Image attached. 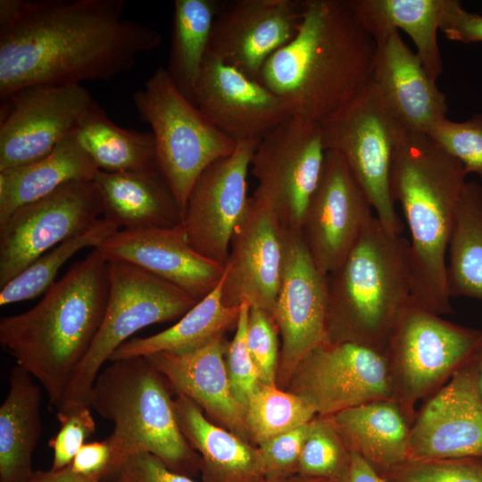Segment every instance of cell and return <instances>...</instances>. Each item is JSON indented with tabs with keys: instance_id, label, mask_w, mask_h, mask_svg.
Instances as JSON below:
<instances>
[{
	"instance_id": "6da1fadb",
	"label": "cell",
	"mask_w": 482,
	"mask_h": 482,
	"mask_svg": "<svg viewBox=\"0 0 482 482\" xmlns=\"http://www.w3.org/2000/svg\"><path fill=\"white\" fill-rule=\"evenodd\" d=\"M125 5V0H1V103L28 87L105 81L131 70L162 36L123 17Z\"/></svg>"
},
{
	"instance_id": "7a4b0ae2",
	"label": "cell",
	"mask_w": 482,
	"mask_h": 482,
	"mask_svg": "<svg viewBox=\"0 0 482 482\" xmlns=\"http://www.w3.org/2000/svg\"><path fill=\"white\" fill-rule=\"evenodd\" d=\"M302 3L296 35L267 60L258 80L291 116L321 122L370 85L376 42L349 0Z\"/></svg>"
},
{
	"instance_id": "3957f363",
	"label": "cell",
	"mask_w": 482,
	"mask_h": 482,
	"mask_svg": "<svg viewBox=\"0 0 482 482\" xmlns=\"http://www.w3.org/2000/svg\"><path fill=\"white\" fill-rule=\"evenodd\" d=\"M110 287L108 259L96 247L31 309L0 320V344L58 410L101 327Z\"/></svg>"
},
{
	"instance_id": "277c9868",
	"label": "cell",
	"mask_w": 482,
	"mask_h": 482,
	"mask_svg": "<svg viewBox=\"0 0 482 482\" xmlns=\"http://www.w3.org/2000/svg\"><path fill=\"white\" fill-rule=\"evenodd\" d=\"M467 175L430 137L406 129L394 157L391 193L410 234L411 302L438 315L453 311L446 286L447 251Z\"/></svg>"
},
{
	"instance_id": "5b68a950",
	"label": "cell",
	"mask_w": 482,
	"mask_h": 482,
	"mask_svg": "<svg viewBox=\"0 0 482 482\" xmlns=\"http://www.w3.org/2000/svg\"><path fill=\"white\" fill-rule=\"evenodd\" d=\"M407 248V239L371 219L347 257L327 275L326 342L386 352L398 316L411 301Z\"/></svg>"
},
{
	"instance_id": "8992f818",
	"label": "cell",
	"mask_w": 482,
	"mask_h": 482,
	"mask_svg": "<svg viewBox=\"0 0 482 482\" xmlns=\"http://www.w3.org/2000/svg\"><path fill=\"white\" fill-rule=\"evenodd\" d=\"M98 373L87 404L113 424L111 457L102 478L110 481L130 456L149 453L170 470L189 477L201 466L182 434L166 378L148 357L110 361Z\"/></svg>"
},
{
	"instance_id": "52a82bcc",
	"label": "cell",
	"mask_w": 482,
	"mask_h": 482,
	"mask_svg": "<svg viewBox=\"0 0 482 482\" xmlns=\"http://www.w3.org/2000/svg\"><path fill=\"white\" fill-rule=\"evenodd\" d=\"M141 120L154 138L159 170L183 214L193 186L213 162L229 155L237 145L214 127L158 67L132 96Z\"/></svg>"
},
{
	"instance_id": "ba28073f",
	"label": "cell",
	"mask_w": 482,
	"mask_h": 482,
	"mask_svg": "<svg viewBox=\"0 0 482 482\" xmlns=\"http://www.w3.org/2000/svg\"><path fill=\"white\" fill-rule=\"evenodd\" d=\"M482 332L445 320L411 301L389 337L392 400L413 421L414 408L431 395L478 352Z\"/></svg>"
},
{
	"instance_id": "9c48e42d",
	"label": "cell",
	"mask_w": 482,
	"mask_h": 482,
	"mask_svg": "<svg viewBox=\"0 0 482 482\" xmlns=\"http://www.w3.org/2000/svg\"><path fill=\"white\" fill-rule=\"evenodd\" d=\"M109 295L101 327L57 411L88 406L98 373L120 345L147 326L180 319L197 303L181 288L136 265L119 260L109 261Z\"/></svg>"
},
{
	"instance_id": "30bf717a",
	"label": "cell",
	"mask_w": 482,
	"mask_h": 482,
	"mask_svg": "<svg viewBox=\"0 0 482 482\" xmlns=\"http://www.w3.org/2000/svg\"><path fill=\"white\" fill-rule=\"evenodd\" d=\"M326 151L338 154L389 232L401 235L391 172L406 129L390 113L372 81L348 105L320 122Z\"/></svg>"
},
{
	"instance_id": "8fae6325",
	"label": "cell",
	"mask_w": 482,
	"mask_h": 482,
	"mask_svg": "<svg viewBox=\"0 0 482 482\" xmlns=\"http://www.w3.org/2000/svg\"><path fill=\"white\" fill-rule=\"evenodd\" d=\"M326 152L320 122L293 116L259 141L250 165L257 180L252 196L272 211L282 229L301 232Z\"/></svg>"
},
{
	"instance_id": "7c38bea8",
	"label": "cell",
	"mask_w": 482,
	"mask_h": 482,
	"mask_svg": "<svg viewBox=\"0 0 482 482\" xmlns=\"http://www.w3.org/2000/svg\"><path fill=\"white\" fill-rule=\"evenodd\" d=\"M102 215L94 180L69 182L15 210L0 224V287L42 254L91 228Z\"/></svg>"
},
{
	"instance_id": "4fadbf2b",
	"label": "cell",
	"mask_w": 482,
	"mask_h": 482,
	"mask_svg": "<svg viewBox=\"0 0 482 482\" xmlns=\"http://www.w3.org/2000/svg\"><path fill=\"white\" fill-rule=\"evenodd\" d=\"M95 103L81 84L25 87L2 103L0 171L37 161L71 136Z\"/></svg>"
},
{
	"instance_id": "5bb4252c",
	"label": "cell",
	"mask_w": 482,
	"mask_h": 482,
	"mask_svg": "<svg viewBox=\"0 0 482 482\" xmlns=\"http://www.w3.org/2000/svg\"><path fill=\"white\" fill-rule=\"evenodd\" d=\"M295 372L294 394L324 417L370 402L392 399L386 353L365 345L324 342Z\"/></svg>"
},
{
	"instance_id": "9a60e30c",
	"label": "cell",
	"mask_w": 482,
	"mask_h": 482,
	"mask_svg": "<svg viewBox=\"0 0 482 482\" xmlns=\"http://www.w3.org/2000/svg\"><path fill=\"white\" fill-rule=\"evenodd\" d=\"M258 143L239 140L229 155L210 164L193 186L183 214L190 245L224 267L233 232L250 198L247 175Z\"/></svg>"
},
{
	"instance_id": "2e32d148",
	"label": "cell",
	"mask_w": 482,
	"mask_h": 482,
	"mask_svg": "<svg viewBox=\"0 0 482 482\" xmlns=\"http://www.w3.org/2000/svg\"><path fill=\"white\" fill-rule=\"evenodd\" d=\"M282 247L280 282L271 316L282 339L281 369L293 373L326 342L327 276L314 263L302 232L282 229Z\"/></svg>"
},
{
	"instance_id": "e0dca14e",
	"label": "cell",
	"mask_w": 482,
	"mask_h": 482,
	"mask_svg": "<svg viewBox=\"0 0 482 482\" xmlns=\"http://www.w3.org/2000/svg\"><path fill=\"white\" fill-rule=\"evenodd\" d=\"M373 217L369 199L343 158L327 151L321 177L301 229L307 249L322 274L327 276L344 262Z\"/></svg>"
},
{
	"instance_id": "ac0fdd59",
	"label": "cell",
	"mask_w": 482,
	"mask_h": 482,
	"mask_svg": "<svg viewBox=\"0 0 482 482\" xmlns=\"http://www.w3.org/2000/svg\"><path fill=\"white\" fill-rule=\"evenodd\" d=\"M476 355L432 394L414 417L408 461L482 459V396Z\"/></svg>"
},
{
	"instance_id": "d6986e66",
	"label": "cell",
	"mask_w": 482,
	"mask_h": 482,
	"mask_svg": "<svg viewBox=\"0 0 482 482\" xmlns=\"http://www.w3.org/2000/svg\"><path fill=\"white\" fill-rule=\"evenodd\" d=\"M302 0H237L220 4L208 51L257 79L267 60L296 35Z\"/></svg>"
},
{
	"instance_id": "ffe728a7",
	"label": "cell",
	"mask_w": 482,
	"mask_h": 482,
	"mask_svg": "<svg viewBox=\"0 0 482 482\" xmlns=\"http://www.w3.org/2000/svg\"><path fill=\"white\" fill-rule=\"evenodd\" d=\"M282 229L272 211L253 196L237 223L221 278L228 306L246 302L272 312L280 282Z\"/></svg>"
},
{
	"instance_id": "44dd1931",
	"label": "cell",
	"mask_w": 482,
	"mask_h": 482,
	"mask_svg": "<svg viewBox=\"0 0 482 482\" xmlns=\"http://www.w3.org/2000/svg\"><path fill=\"white\" fill-rule=\"evenodd\" d=\"M194 104L214 127L237 142L260 141L291 117L272 91L209 51Z\"/></svg>"
},
{
	"instance_id": "7402d4cb",
	"label": "cell",
	"mask_w": 482,
	"mask_h": 482,
	"mask_svg": "<svg viewBox=\"0 0 482 482\" xmlns=\"http://www.w3.org/2000/svg\"><path fill=\"white\" fill-rule=\"evenodd\" d=\"M109 260L127 262L181 288L197 302L220 281L224 266L198 253L182 223L120 229L97 247Z\"/></svg>"
},
{
	"instance_id": "603a6c76",
	"label": "cell",
	"mask_w": 482,
	"mask_h": 482,
	"mask_svg": "<svg viewBox=\"0 0 482 482\" xmlns=\"http://www.w3.org/2000/svg\"><path fill=\"white\" fill-rule=\"evenodd\" d=\"M376 42L372 83L390 113L408 130L428 134L446 118L445 95L396 29L371 34Z\"/></svg>"
},
{
	"instance_id": "cb8c5ba5",
	"label": "cell",
	"mask_w": 482,
	"mask_h": 482,
	"mask_svg": "<svg viewBox=\"0 0 482 482\" xmlns=\"http://www.w3.org/2000/svg\"><path fill=\"white\" fill-rule=\"evenodd\" d=\"M222 337L185 353H158L147 356L169 384L230 430L247 431L245 409L232 391L223 355Z\"/></svg>"
},
{
	"instance_id": "d4e9b609",
	"label": "cell",
	"mask_w": 482,
	"mask_h": 482,
	"mask_svg": "<svg viewBox=\"0 0 482 482\" xmlns=\"http://www.w3.org/2000/svg\"><path fill=\"white\" fill-rule=\"evenodd\" d=\"M93 180L101 199L103 219L119 229L182 223L183 212L161 172L98 170Z\"/></svg>"
},
{
	"instance_id": "484cf974",
	"label": "cell",
	"mask_w": 482,
	"mask_h": 482,
	"mask_svg": "<svg viewBox=\"0 0 482 482\" xmlns=\"http://www.w3.org/2000/svg\"><path fill=\"white\" fill-rule=\"evenodd\" d=\"M328 418L351 452L373 467L391 470L408 461L411 421L394 400L370 402Z\"/></svg>"
},
{
	"instance_id": "4316f807",
	"label": "cell",
	"mask_w": 482,
	"mask_h": 482,
	"mask_svg": "<svg viewBox=\"0 0 482 482\" xmlns=\"http://www.w3.org/2000/svg\"><path fill=\"white\" fill-rule=\"evenodd\" d=\"M35 378L14 366L0 406V482H24L42 433V393Z\"/></svg>"
},
{
	"instance_id": "83f0119b",
	"label": "cell",
	"mask_w": 482,
	"mask_h": 482,
	"mask_svg": "<svg viewBox=\"0 0 482 482\" xmlns=\"http://www.w3.org/2000/svg\"><path fill=\"white\" fill-rule=\"evenodd\" d=\"M174 409L185 437L202 454L205 482H263L265 475L258 450L211 423L201 408L179 394Z\"/></svg>"
},
{
	"instance_id": "f1b7e54d",
	"label": "cell",
	"mask_w": 482,
	"mask_h": 482,
	"mask_svg": "<svg viewBox=\"0 0 482 482\" xmlns=\"http://www.w3.org/2000/svg\"><path fill=\"white\" fill-rule=\"evenodd\" d=\"M98 170L72 133L46 156L0 171V224L69 182L93 180Z\"/></svg>"
},
{
	"instance_id": "f546056e",
	"label": "cell",
	"mask_w": 482,
	"mask_h": 482,
	"mask_svg": "<svg viewBox=\"0 0 482 482\" xmlns=\"http://www.w3.org/2000/svg\"><path fill=\"white\" fill-rule=\"evenodd\" d=\"M349 3L370 34L385 29L405 31L429 78L436 82L443 72L437 31L448 0H349Z\"/></svg>"
},
{
	"instance_id": "4dcf8cb0",
	"label": "cell",
	"mask_w": 482,
	"mask_h": 482,
	"mask_svg": "<svg viewBox=\"0 0 482 482\" xmlns=\"http://www.w3.org/2000/svg\"><path fill=\"white\" fill-rule=\"evenodd\" d=\"M240 306H228L222 301L221 279L215 288L198 301L173 326L145 337H132L120 345L110 361L147 357L158 353H185L222 337L236 326Z\"/></svg>"
},
{
	"instance_id": "1f68e13d",
	"label": "cell",
	"mask_w": 482,
	"mask_h": 482,
	"mask_svg": "<svg viewBox=\"0 0 482 482\" xmlns=\"http://www.w3.org/2000/svg\"><path fill=\"white\" fill-rule=\"evenodd\" d=\"M73 135L99 170L160 172L152 132L119 127L96 101Z\"/></svg>"
},
{
	"instance_id": "d6a6232c",
	"label": "cell",
	"mask_w": 482,
	"mask_h": 482,
	"mask_svg": "<svg viewBox=\"0 0 482 482\" xmlns=\"http://www.w3.org/2000/svg\"><path fill=\"white\" fill-rule=\"evenodd\" d=\"M220 7V4L214 0H175L173 3L171 46L166 70L179 91L193 104Z\"/></svg>"
},
{
	"instance_id": "836d02e7",
	"label": "cell",
	"mask_w": 482,
	"mask_h": 482,
	"mask_svg": "<svg viewBox=\"0 0 482 482\" xmlns=\"http://www.w3.org/2000/svg\"><path fill=\"white\" fill-rule=\"evenodd\" d=\"M446 286L452 297L482 300V185L467 181L447 251Z\"/></svg>"
},
{
	"instance_id": "e575fe53",
	"label": "cell",
	"mask_w": 482,
	"mask_h": 482,
	"mask_svg": "<svg viewBox=\"0 0 482 482\" xmlns=\"http://www.w3.org/2000/svg\"><path fill=\"white\" fill-rule=\"evenodd\" d=\"M118 229L113 223L102 218L88 229L42 254L1 287L0 305L29 300L46 293L54 285L55 276L66 261L85 247H98Z\"/></svg>"
},
{
	"instance_id": "d590c367",
	"label": "cell",
	"mask_w": 482,
	"mask_h": 482,
	"mask_svg": "<svg viewBox=\"0 0 482 482\" xmlns=\"http://www.w3.org/2000/svg\"><path fill=\"white\" fill-rule=\"evenodd\" d=\"M315 414L299 395L259 384L247 402L245 419L248 433L261 444L309 423Z\"/></svg>"
},
{
	"instance_id": "8d00e7d4",
	"label": "cell",
	"mask_w": 482,
	"mask_h": 482,
	"mask_svg": "<svg viewBox=\"0 0 482 482\" xmlns=\"http://www.w3.org/2000/svg\"><path fill=\"white\" fill-rule=\"evenodd\" d=\"M351 450L328 417L312 420L298 461V474L341 482Z\"/></svg>"
},
{
	"instance_id": "74e56055",
	"label": "cell",
	"mask_w": 482,
	"mask_h": 482,
	"mask_svg": "<svg viewBox=\"0 0 482 482\" xmlns=\"http://www.w3.org/2000/svg\"><path fill=\"white\" fill-rule=\"evenodd\" d=\"M427 135L457 160L467 174L474 173L482 180V113L477 112L464 121L446 117Z\"/></svg>"
},
{
	"instance_id": "f35d334b",
	"label": "cell",
	"mask_w": 482,
	"mask_h": 482,
	"mask_svg": "<svg viewBox=\"0 0 482 482\" xmlns=\"http://www.w3.org/2000/svg\"><path fill=\"white\" fill-rule=\"evenodd\" d=\"M480 459L407 461L390 470L395 482H482Z\"/></svg>"
},
{
	"instance_id": "ab89813d",
	"label": "cell",
	"mask_w": 482,
	"mask_h": 482,
	"mask_svg": "<svg viewBox=\"0 0 482 482\" xmlns=\"http://www.w3.org/2000/svg\"><path fill=\"white\" fill-rule=\"evenodd\" d=\"M278 332L277 325L269 312L250 306L246 343L262 385L275 386L278 357Z\"/></svg>"
},
{
	"instance_id": "60d3db41",
	"label": "cell",
	"mask_w": 482,
	"mask_h": 482,
	"mask_svg": "<svg viewBox=\"0 0 482 482\" xmlns=\"http://www.w3.org/2000/svg\"><path fill=\"white\" fill-rule=\"evenodd\" d=\"M249 309L250 305L246 302L241 303L235 335L227 352V369L232 391L245 411L251 395L260 384L258 370L246 343Z\"/></svg>"
},
{
	"instance_id": "b9f144b4",
	"label": "cell",
	"mask_w": 482,
	"mask_h": 482,
	"mask_svg": "<svg viewBox=\"0 0 482 482\" xmlns=\"http://www.w3.org/2000/svg\"><path fill=\"white\" fill-rule=\"evenodd\" d=\"M56 415L60 428L49 441L54 452L51 469L54 470L71 465L86 439L96 430L95 420L87 405L68 408L57 411Z\"/></svg>"
},
{
	"instance_id": "7bdbcfd3",
	"label": "cell",
	"mask_w": 482,
	"mask_h": 482,
	"mask_svg": "<svg viewBox=\"0 0 482 482\" xmlns=\"http://www.w3.org/2000/svg\"><path fill=\"white\" fill-rule=\"evenodd\" d=\"M310 421L261 444L257 449L265 479H278L298 473V461L311 428Z\"/></svg>"
},
{
	"instance_id": "ee69618b",
	"label": "cell",
	"mask_w": 482,
	"mask_h": 482,
	"mask_svg": "<svg viewBox=\"0 0 482 482\" xmlns=\"http://www.w3.org/2000/svg\"><path fill=\"white\" fill-rule=\"evenodd\" d=\"M110 482H195L188 476L170 470L158 457L138 453L122 464Z\"/></svg>"
},
{
	"instance_id": "f6af8a7d",
	"label": "cell",
	"mask_w": 482,
	"mask_h": 482,
	"mask_svg": "<svg viewBox=\"0 0 482 482\" xmlns=\"http://www.w3.org/2000/svg\"><path fill=\"white\" fill-rule=\"evenodd\" d=\"M440 30L452 41L482 42V15L466 11L460 1L448 0Z\"/></svg>"
},
{
	"instance_id": "bcb514c9",
	"label": "cell",
	"mask_w": 482,
	"mask_h": 482,
	"mask_svg": "<svg viewBox=\"0 0 482 482\" xmlns=\"http://www.w3.org/2000/svg\"><path fill=\"white\" fill-rule=\"evenodd\" d=\"M111 457L108 440L85 444L71 463V470L79 477L102 481Z\"/></svg>"
},
{
	"instance_id": "7dc6e473",
	"label": "cell",
	"mask_w": 482,
	"mask_h": 482,
	"mask_svg": "<svg viewBox=\"0 0 482 482\" xmlns=\"http://www.w3.org/2000/svg\"><path fill=\"white\" fill-rule=\"evenodd\" d=\"M341 482H388L375 468L356 452H351L347 472Z\"/></svg>"
},
{
	"instance_id": "c3c4849f",
	"label": "cell",
	"mask_w": 482,
	"mask_h": 482,
	"mask_svg": "<svg viewBox=\"0 0 482 482\" xmlns=\"http://www.w3.org/2000/svg\"><path fill=\"white\" fill-rule=\"evenodd\" d=\"M81 478L69 465L58 470H34L24 482H79Z\"/></svg>"
},
{
	"instance_id": "681fc988",
	"label": "cell",
	"mask_w": 482,
	"mask_h": 482,
	"mask_svg": "<svg viewBox=\"0 0 482 482\" xmlns=\"http://www.w3.org/2000/svg\"><path fill=\"white\" fill-rule=\"evenodd\" d=\"M263 482H337L333 479L325 478L308 477L301 474H295L290 477L278 479H265Z\"/></svg>"
},
{
	"instance_id": "f907efd6",
	"label": "cell",
	"mask_w": 482,
	"mask_h": 482,
	"mask_svg": "<svg viewBox=\"0 0 482 482\" xmlns=\"http://www.w3.org/2000/svg\"><path fill=\"white\" fill-rule=\"evenodd\" d=\"M477 369H478V382L479 392L482 396V345L476 355Z\"/></svg>"
},
{
	"instance_id": "816d5d0a",
	"label": "cell",
	"mask_w": 482,
	"mask_h": 482,
	"mask_svg": "<svg viewBox=\"0 0 482 482\" xmlns=\"http://www.w3.org/2000/svg\"><path fill=\"white\" fill-rule=\"evenodd\" d=\"M79 482H98L97 480H95V479H92V478H81V479L79 480Z\"/></svg>"
}]
</instances>
